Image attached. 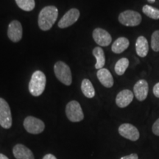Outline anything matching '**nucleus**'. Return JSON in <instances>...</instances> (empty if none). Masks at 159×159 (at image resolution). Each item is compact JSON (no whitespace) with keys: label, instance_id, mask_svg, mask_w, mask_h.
<instances>
[{"label":"nucleus","instance_id":"nucleus-4","mask_svg":"<svg viewBox=\"0 0 159 159\" xmlns=\"http://www.w3.org/2000/svg\"><path fill=\"white\" fill-rule=\"evenodd\" d=\"M119 21L127 27H136L142 22V16L139 13L131 10L122 12L119 16Z\"/></svg>","mask_w":159,"mask_h":159},{"label":"nucleus","instance_id":"nucleus-26","mask_svg":"<svg viewBox=\"0 0 159 159\" xmlns=\"http://www.w3.org/2000/svg\"><path fill=\"white\" fill-rule=\"evenodd\" d=\"M120 159H139V156L136 153H132L129 155V156L122 157Z\"/></svg>","mask_w":159,"mask_h":159},{"label":"nucleus","instance_id":"nucleus-3","mask_svg":"<svg viewBox=\"0 0 159 159\" xmlns=\"http://www.w3.org/2000/svg\"><path fill=\"white\" fill-rule=\"evenodd\" d=\"M54 72L58 80L66 85H70L72 82L71 69L63 61H57L54 66Z\"/></svg>","mask_w":159,"mask_h":159},{"label":"nucleus","instance_id":"nucleus-1","mask_svg":"<svg viewBox=\"0 0 159 159\" xmlns=\"http://www.w3.org/2000/svg\"><path fill=\"white\" fill-rule=\"evenodd\" d=\"M58 10L55 6L49 5L43 7L39 15V26L43 31L50 30L56 21Z\"/></svg>","mask_w":159,"mask_h":159},{"label":"nucleus","instance_id":"nucleus-12","mask_svg":"<svg viewBox=\"0 0 159 159\" xmlns=\"http://www.w3.org/2000/svg\"><path fill=\"white\" fill-rule=\"evenodd\" d=\"M149 85L145 80H139L134 86V94L139 101H144L148 95Z\"/></svg>","mask_w":159,"mask_h":159},{"label":"nucleus","instance_id":"nucleus-20","mask_svg":"<svg viewBox=\"0 0 159 159\" xmlns=\"http://www.w3.org/2000/svg\"><path fill=\"white\" fill-rule=\"evenodd\" d=\"M129 66V60L126 57H122L119 59L115 65V72L118 75H122L125 74V71L127 70Z\"/></svg>","mask_w":159,"mask_h":159},{"label":"nucleus","instance_id":"nucleus-29","mask_svg":"<svg viewBox=\"0 0 159 159\" xmlns=\"http://www.w3.org/2000/svg\"><path fill=\"white\" fill-rule=\"evenodd\" d=\"M148 2L149 3H154L156 2V0H148Z\"/></svg>","mask_w":159,"mask_h":159},{"label":"nucleus","instance_id":"nucleus-17","mask_svg":"<svg viewBox=\"0 0 159 159\" xmlns=\"http://www.w3.org/2000/svg\"><path fill=\"white\" fill-rule=\"evenodd\" d=\"M130 45V41L125 37H120L114 41L111 47V50L116 54H120L126 50Z\"/></svg>","mask_w":159,"mask_h":159},{"label":"nucleus","instance_id":"nucleus-27","mask_svg":"<svg viewBox=\"0 0 159 159\" xmlns=\"http://www.w3.org/2000/svg\"><path fill=\"white\" fill-rule=\"evenodd\" d=\"M43 159H57L54 155L52 154H47L45 156H43Z\"/></svg>","mask_w":159,"mask_h":159},{"label":"nucleus","instance_id":"nucleus-25","mask_svg":"<svg viewBox=\"0 0 159 159\" xmlns=\"http://www.w3.org/2000/svg\"><path fill=\"white\" fill-rule=\"evenodd\" d=\"M153 94L156 96L157 98H159V83H157L153 87Z\"/></svg>","mask_w":159,"mask_h":159},{"label":"nucleus","instance_id":"nucleus-9","mask_svg":"<svg viewBox=\"0 0 159 159\" xmlns=\"http://www.w3.org/2000/svg\"><path fill=\"white\" fill-rule=\"evenodd\" d=\"M80 17V11L77 8H71L69 10L58 22L60 28H66L76 22Z\"/></svg>","mask_w":159,"mask_h":159},{"label":"nucleus","instance_id":"nucleus-22","mask_svg":"<svg viewBox=\"0 0 159 159\" xmlns=\"http://www.w3.org/2000/svg\"><path fill=\"white\" fill-rule=\"evenodd\" d=\"M18 7L25 11H31L35 8V0H15Z\"/></svg>","mask_w":159,"mask_h":159},{"label":"nucleus","instance_id":"nucleus-14","mask_svg":"<svg viewBox=\"0 0 159 159\" xmlns=\"http://www.w3.org/2000/svg\"><path fill=\"white\" fill-rule=\"evenodd\" d=\"M97 76L103 86L106 88H111L114 85V77L108 69L105 68L99 69L97 71Z\"/></svg>","mask_w":159,"mask_h":159},{"label":"nucleus","instance_id":"nucleus-24","mask_svg":"<svg viewBox=\"0 0 159 159\" xmlns=\"http://www.w3.org/2000/svg\"><path fill=\"white\" fill-rule=\"evenodd\" d=\"M152 131L156 136H159V118L157 119L156 122H154L153 125H152Z\"/></svg>","mask_w":159,"mask_h":159},{"label":"nucleus","instance_id":"nucleus-11","mask_svg":"<svg viewBox=\"0 0 159 159\" xmlns=\"http://www.w3.org/2000/svg\"><path fill=\"white\" fill-rule=\"evenodd\" d=\"M92 35L95 42L101 47H108L112 41L110 33L104 29L96 28L93 31Z\"/></svg>","mask_w":159,"mask_h":159},{"label":"nucleus","instance_id":"nucleus-16","mask_svg":"<svg viewBox=\"0 0 159 159\" xmlns=\"http://www.w3.org/2000/svg\"><path fill=\"white\" fill-rule=\"evenodd\" d=\"M136 51L137 55L141 57H146L149 52V43L148 39L144 36H139L136 42Z\"/></svg>","mask_w":159,"mask_h":159},{"label":"nucleus","instance_id":"nucleus-13","mask_svg":"<svg viewBox=\"0 0 159 159\" xmlns=\"http://www.w3.org/2000/svg\"><path fill=\"white\" fill-rule=\"evenodd\" d=\"M134 94L130 90L125 89L121 91L116 97V104L119 108H125L132 102Z\"/></svg>","mask_w":159,"mask_h":159},{"label":"nucleus","instance_id":"nucleus-2","mask_svg":"<svg viewBox=\"0 0 159 159\" xmlns=\"http://www.w3.org/2000/svg\"><path fill=\"white\" fill-rule=\"evenodd\" d=\"M46 76L41 71L37 70L32 75L30 81L29 83L30 93L34 97H39L43 94L45 90Z\"/></svg>","mask_w":159,"mask_h":159},{"label":"nucleus","instance_id":"nucleus-19","mask_svg":"<svg viewBox=\"0 0 159 159\" xmlns=\"http://www.w3.org/2000/svg\"><path fill=\"white\" fill-rule=\"evenodd\" d=\"M81 90L87 98H93L95 96V90L92 83L89 79H84L81 83Z\"/></svg>","mask_w":159,"mask_h":159},{"label":"nucleus","instance_id":"nucleus-15","mask_svg":"<svg viewBox=\"0 0 159 159\" xmlns=\"http://www.w3.org/2000/svg\"><path fill=\"white\" fill-rule=\"evenodd\" d=\"M13 156L16 159H35L33 152L25 145L18 144L13 149Z\"/></svg>","mask_w":159,"mask_h":159},{"label":"nucleus","instance_id":"nucleus-18","mask_svg":"<svg viewBox=\"0 0 159 159\" xmlns=\"http://www.w3.org/2000/svg\"><path fill=\"white\" fill-rule=\"evenodd\" d=\"M93 55L97 60L96 64H95V69H101L104 67L105 63V57L103 49L99 47H97L93 49Z\"/></svg>","mask_w":159,"mask_h":159},{"label":"nucleus","instance_id":"nucleus-8","mask_svg":"<svg viewBox=\"0 0 159 159\" xmlns=\"http://www.w3.org/2000/svg\"><path fill=\"white\" fill-rule=\"evenodd\" d=\"M119 134L124 138L133 141V142L138 140L140 136L138 129L134 125L129 124V123H125L119 126Z\"/></svg>","mask_w":159,"mask_h":159},{"label":"nucleus","instance_id":"nucleus-7","mask_svg":"<svg viewBox=\"0 0 159 159\" xmlns=\"http://www.w3.org/2000/svg\"><path fill=\"white\" fill-rule=\"evenodd\" d=\"M0 125L5 129H9L12 126L11 108L7 101L3 98H0Z\"/></svg>","mask_w":159,"mask_h":159},{"label":"nucleus","instance_id":"nucleus-21","mask_svg":"<svg viewBox=\"0 0 159 159\" xmlns=\"http://www.w3.org/2000/svg\"><path fill=\"white\" fill-rule=\"evenodd\" d=\"M142 12L147 16L154 20L159 19V10L150 6L149 5H145L142 7Z\"/></svg>","mask_w":159,"mask_h":159},{"label":"nucleus","instance_id":"nucleus-6","mask_svg":"<svg viewBox=\"0 0 159 159\" xmlns=\"http://www.w3.org/2000/svg\"><path fill=\"white\" fill-rule=\"evenodd\" d=\"M24 127L30 134H39L44 130L45 125L41 119L30 116L24 120Z\"/></svg>","mask_w":159,"mask_h":159},{"label":"nucleus","instance_id":"nucleus-5","mask_svg":"<svg viewBox=\"0 0 159 159\" xmlns=\"http://www.w3.org/2000/svg\"><path fill=\"white\" fill-rule=\"evenodd\" d=\"M66 114L71 122H78L84 119L82 108L77 101L72 100L69 102L66 107Z\"/></svg>","mask_w":159,"mask_h":159},{"label":"nucleus","instance_id":"nucleus-10","mask_svg":"<svg viewBox=\"0 0 159 159\" xmlns=\"http://www.w3.org/2000/svg\"><path fill=\"white\" fill-rule=\"evenodd\" d=\"M7 36L13 42H19L22 38V26L17 20H13L9 24L7 28Z\"/></svg>","mask_w":159,"mask_h":159},{"label":"nucleus","instance_id":"nucleus-23","mask_svg":"<svg viewBox=\"0 0 159 159\" xmlns=\"http://www.w3.org/2000/svg\"><path fill=\"white\" fill-rule=\"evenodd\" d=\"M151 48L154 52H159V30L152 33L151 36Z\"/></svg>","mask_w":159,"mask_h":159},{"label":"nucleus","instance_id":"nucleus-28","mask_svg":"<svg viewBox=\"0 0 159 159\" xmlns=\"http://www.w3.org/2000/svg\"><path fill=\"white\" fill-rule=\"evenodd\" d=\"M0 159H9L7 158L5 155H4L2 153H0Z\"/></svg>","mask_w":159,"mask_h":159}]
</instances>
